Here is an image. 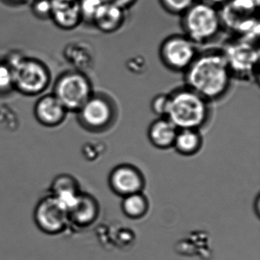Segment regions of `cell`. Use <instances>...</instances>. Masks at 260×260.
<instances>
[{"label": "cell", "mask_w": 260, "mask_h": 260, "mask_svg": "<svg viewBox=\"0 0 260 260\" xmlns=\"http://www.w3.org/2000/svg\"><path fill=\"white\" fill-rule=\"evenodd\" d=\"M231 72L223 54H205L187 69L186 81L189 89L205 100H217L229 88Z\"/></svg>", "instance_id": "6da1fadb"}, {"label": "cell", "mask_w": 260, "mask_h": 260, "mask_svg": "<svg viewBox=\"0 0 260 260\" xmlns=\"http://www.w3.org/2000/svg\"><path fill=\"white\" fill-rule=\"evenodd\" d=\"M208 115L206 100L191 89L180 90L170 95L166 117L178 130H199L207 122Z\"/></svg>", "instance_id": "7a4b0ae2"}, {"label": "cell", "mask_w": 260, "mask_h": 260, "mask_svg": "<svg viewBox=\"0 0 260 260\" xmlns=\"http://www.w3.org/2000/svg\"><path fill=\"white\" fill-rule=\"evenodd\" d=\"M13 71L14 89L28 96L42 93L49 86L48 67L38 59L13 56L7 60Z\"/></svg>", "instance_id": "3957f363"}, {"label": "cell", "mask_w": 260, "mask_h": 260, "mask_svg": "<svg viewBox=\"0 0 260 260\" xmlns=\"http://www.w3.org/2000/svg\"><path fill=\"white\" fill-rule=\"evenodd\" d=\"M183 24L188 39L202 43L217 34L221 21L214 6L202 2L194 4L185 12Z\"/></svg>", "instance_id": "277c9868"}, {"label": "cell", "mask_w": 260, "mask_h": 260, "mask_svg": "<svg viewBox=\"0 0 260 260\" xmlns=\"http://www.w3.org/2000/svg\"><path fill=\"white\" fill-rule=\"evenodd\" d=\"M53 94L68 112H77L92 96V85L84 74L69 71L57 78Z\"/></svg>", "instance_id": "5b68a950"}, {"label": "cell", "mask_w": 260, "mask_h": 260, "mask_svg": "<svg viewBox=\"0 0 260 260\" xmlns=\"http://www.w3.org/2000/svg\"><path fill=\"white\" fill-rule=\"evenodd\" d=\"M77 114L80 126L92 133H103L109 130L116 119L113 104L106 97L93 94Z\"/></svg>", "instance_id": "8992f818"}, {"label": "cell", "mask_w": 260, "mask_h": 260, "mask_svg": "<svg viewBox=\"0 0 260 260\" xmlns=\"http://www.w3.org/2000/svg\"><path fill=\"white\" fill-rule=\"evenodd\" d=\"M33 216L38 228L48 235L61 234L70 224L68 210L50 194L38 202Z\"/></svg>", "instance_id": "52a82bcc"}, {"label": "cell", "mask_w": 260, "mask_h": 260, "mask_svg": "<svg viewBox=\"0 0 260 260\" xmlns=\"http://www.w3.org/2000/svg\"><path fill=\"white\" fill-rule=\"evenodd\" d=\"M161 56L167 66L177 71L188 69L197 57L194 42L180 36L170 38L164 42Z\"/></svg>", "instance_id": "ba28073f"}, {"label": "cell", "mask_w": 260, "mask_h": 260, "mask_svg": "<svg viewBox=\"0 0 260 260\" xmlns=\"http://www.w3.org/2000/svg\"><path fill=\"white\" fill-rule=\"evenodd\" d=\"M109 184L117 194L125 197L141 192L145 181L142 173L136 167L132 165H120L111 173Z\"/></svg>", "instance_id": "9c48e42d"}, {"label": "cell", "mask_w": 260, "mask_h": 260, "mask_svg": "<svg viewBox=\"0 0 260 260\" xmlns=\"http://www.w3.org/2000/svg\"><path fill=\"white\" fill-rule=\"evenodd\" d=\"M68 213L70 223L79 228H87L98 218L100 205L92 194L81 191Z\"/></svg>", "instance_id": "30bf717a"}, {"label": "cell", "mask_w": 260, "mask_h": 260, "mask_svg": "<svg viewBox=\"0 0 260 260\" xmlns=\"http://www.w3.org/2000/svg\"><path fill=\"white\" fill-rule=\"evenodd\" d=\"M68 113L54 94L41 97L35 105V117L45 127H57L64 121Z\"/></svg>", "instance_id": "8fae6325"}, {"label": "cell", "mask_w": 260, "mask_h": 260, "mask_svg": "<svg viewBox=\"0 0 260 260\" xmlns=\"http://www.w3.org/2000/svg\"><path fill=\"white\" fill-rule=\"evenodd\" d=\"M51 19L61 29H74L83 20L79 0H51Z\"/></svg>", "instance_id": "7c38bea8"}, {"label": "cell", "mask_w": 260, "mask_h": 260, "mask_svg": "<svg viewBox=\"0 0 260 260\" xmlns=\"http://www.w3.org/2000/svg\"><path fill=\"white\" fill-rule=\"evenodd\" d=\"M50 191V194L68 211L81 193L78 181L68 173L57 175L51 182Z\"/></svg>", "instance_id": "4fadbf2b"}, {"label": "cell", "mask_w": 260, "mask_h": 260, "mask_svg": "<svg viewBox=\"0 0 260 260\" xmlns=\"http://www.w3.org/2000/svg\"><path fill=\"white\" fill-rule=\"evenodd\" d=\"M231 48L228 55H224L230 70L245 74L252 70L255 62L258 61V51L252 48L249 42H245Z\"/></svg>", "instance_id": "5bb4252c"}, {"label": "cell", "mask_w": 260, "mask_h": 260, "mask_svg": "<svg viewBox=\"0 0 260 260\" xmlns=\"http://www.w3.org/2000/svg\"><path fill=\"white\" fill-rule=\"evenodd\" d=\"M124 21V10L104 2L97 12L92 22L103 32L110 33L120 28Z\"/></svg>", "instance_id": "9a60e30c"}, {"label": "cell", "mask_w": 260, "mask_h": 260, "mask_svg": "<svg viewBox=\"0 0 260 260\" xmlns=\"http://www.w3.org/2000/svg\"><path fill=\"white\" fill-rule=\"evenodd\" d=\"M176 126L167 118L156 120L149 128L148 136L153 146L159 149L173 147L178 133Z\"/></svg>", "instance_id": "2e32d148"}, {"label": "cell", "mask_w": 260, "mask_h": 260, "mask_svg": "<svg viewBox=\"0 0 260 260\" xmlns=\"http://www.w3.org/2000/svg\"><path fill=\"white\" fill-rule=\"evenodd\" d=\"M202 144V138L199 130L181 129L178 131L173 146L181 154L191 156L199 152Z\"/></svg>", "instance_id": "e0dca14e"}, {"label": "cell", "mask_w": 260, "mask_h": 260, "mask_svg": "<svg viewBox=\"0 0 260 260\" xmlns=\"http://www.w3.org/2000/svg\"><path fill=\"white\" fill-rule=\"evenodd\" d=\"M148 201L141 192L125 196L122 202L123 211L131 218L144 217L148 211Z\"/></svg>", "instance_id": "ac0fdd59"}, {"label": "cell", "mask_w": 260, "mask_h": 260, "mask_svg": "<svg viewBox=\"0 0 260 260\" xmlns=\"http://www.w3.org/2000/svg\"><path fill=\"white\" fill-rule=\"evenodd\" d=\"M14 90L13 71L7 60H0V96Z\"/></svg>", "instance_id": "d6986e66"}, {"label": "cell", "mask_w": 260, "mask_h": 260, "mask_svg": "<svg viewBox=\"0 0 260 260\" xmlns=\"http://www.w3.org/2000/svg\"><path fill=\"white\" fill-rule=\"evenodd\" d=\"M104 0H79L82 19L92 22Z\"/></svg>", "instance_id": "ffe728a7"}, {"label": "cell", "mask_w": 260, "mask_h": 260, "mask_svg": "<svg viewBox=\"0 0 260 260\" xmlns=\"http://www.w3.org/2000/svg\"><path fill=\"white\" fill-rule=\"evenodd\" d=\"M164 7L174 13H185L188 9L191 8L196 0H161Z\"/></svg>", "instance_id": "44dd1931"}, {"label": "cell", "mask_w": 260, "mask_h": 260, "mask_svg": "<svg viewBox=\"0 0 260 260\" xmlns=\"http://www.w3.org/2000/svg\"><path fill=\"white\" fill-rule=\"evenodd\" d=\"M31 10L39 19H51V0H34Z\"/></svg>", "instance_id": "7402d4cb"}, {"label": "cell", "mask_w": 260, "mask_h": 260, "mask_svg": "<svg viewBox=\"0 0 260 260\" xmlns=\"http://www.w3.org/2000/svg\"><path fill=\"white\" fill-rule=\"evenodd\" d=\"M169 102H170V95H157L152 102V109L156 115L166 116L168 110Z\"/></svg>", "instance_id": "603a6c76"}, {"label": "cell", "mask_w": 260, "mask_h": 260, "mask_svg": "<svg viewBox=\"0 0 260 260\" xmlns=\"http://www.w3.org/2000/svg\"><path fill=\"white\" fill-rule=\"evenodd\" d=\"M105 2L113 4L122 10L128 8L131 6L135 4L136 0H104Z\"/></svg>", "instance_id": "cb8c5ba5"}, {"label": "cell", "mask_w": 260, "mask_h": 260, "mask_svg": "<svg viewBox=\"0 0 260 260\" xmlns=\"http://www.w3.org/2000/svg\"><path fill=\"white\" fill-rule=\"evenodd\" d=\"M229 0H204V2L206 4H210V5L215 6L220 5V4H226Z\"/></svg>", "instance_id": "d4e9b609"}, {"label": "cell", "mask_w": 260, "mask_h": 260, "mask_svg": "<svg viewBox=\"0 0 260 260\" xmlns=\"http://www.w3.org/2000/svg\"><path fill=\"white\" fill-rule=\"evenodd\" d=\"M4 1L10 4H20L25 2L26 0H4Z\"/></svg>", "instance_id": "484cf974"}]
</instances>
